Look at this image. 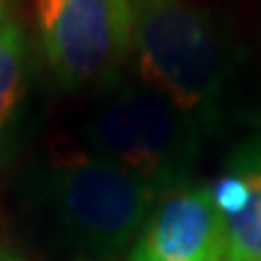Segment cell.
Segmentation results:
<instances>
[{"label": "cell", "mask_w": 261, "mask_h": 261, "mask_svg": "<svg viewBox=\"0 0 261 261\" xmlns=\"http://www.w3.org/2000/svg\"><path fill=\"white\" fill-rule=\"evenodd\" d=\"M148 181L92 155L56 160L24 184L39 234L63 261H119L160 203Z\"/></svg>", "instance_id": "obj_1"}, {"label": "cell", "mask_w": 261, "mask_h": 261, "mask_svg": "<svg viewBox=\"0 0 261 261\" xmlns=\"http://www.w3.org/2000/svg\"><path fill=\"white\" fill-rule=\"evenodd\" d=\"M130 54L140 83L201 130L223 112L230 85V41L208 10L184 0H130Z\"/></svg>", "instance_id": "obj_2"}, {"label": "cell", "mask_w": 261, "mask_h": 261, "mask_svg": "<svg viewBox=\"0 0 261 261\" xmlns=\"http://www.w3.org/2000/svg\"><path fill=\"white\" fill-rule=\"evenodd\" d=\"M77 133L85 155L126 169L167 196L187 184L203 130L138 77H116L99 87Z\"/></svg>", "instance_id": "obj_3"}, {"label": "cell", "mask_w": 261, "mask_h": 261, "mask_svg": "<svg viewBox=\"0 0 261 261\" xmlns=\"http://www.w3.org/2000/svg\"><path fill=\"white\" fill-rule=\"evenodd\" d=\"M39 39L51 70L70 87L119 77L133 41L130 0H37Z\"/></svg>", "instance_id": "obj_4"}, {"label": "cell", "mask_w": 261, "mask_h": 261, "mask_svg": "<svg viewBox=\"0 0 261 261\" xmlns=\"http://www.w3.org/2000/svg\"><path fill=\"white\" fill-rule=\"evenodd\" d=\"M225 218L211 187L184 184L160 198L128 261H225Z\"/></svg>", "instance_id": "obj_5"}, {"label": "cell", "mask_w": 261, "mask_h": 261, "mask_svg": "<svg viewBox=\"0 0 261 261\" xmlns=\"http://www.w3.org/2000/svg\"><path fill=\"white\" fill-rule=\"evenodd\" d=\"M211 189L225 218V261H261V140L247 145Z\"/></svg>", "instance_id": "obj_6"}, {"label": "cell", "mask_w": 261, "mask_h": 261, "mask_svg": "<svg viewBox=\"0 0 261 261\" xmlns=\"http://www.w3.org/2000/svg\"><path fill=\"white\" fill-rule=\"evenodd\" d=\"M29 77V41L17 19L0 22V150L17 126Z\"/></svg>", "instance_id": "obj_7"}, {"label": "cell", "mask_w": 261, "mask_h": 261, "mask_svg": "<svg viewBox=\"0 0 261 261\" xmlns=\"http://www.w3.org/2000/svg\"><path fill=\"white\" fill-rule=\"evenodd\" d=\"M5 19V0H0V22Z\"/></svg>", "instance_id": "obj_8"}, {"label": "cell", "mask_w": 261, "mask_h": 261, "mask_svg": "<svg viewBox=\"0 0 261 261\" xmlns=\"http://www.w3.org/2000/svg\"><path fill=\"white\" fill-rule=\"evenodd\" d=\"M0 261H17V259H10V256H3V254H0Z\"/></svg>", "instance_id": "obj_9"}]
</instances>
